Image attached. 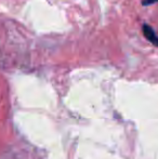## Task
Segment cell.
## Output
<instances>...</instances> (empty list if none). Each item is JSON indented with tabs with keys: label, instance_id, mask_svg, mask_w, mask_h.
<instances>
[{
	"label": "cell",
	"instance_id": "2",
	"mask_svg": "<svg viewBox=\"0 0 158 159\" xmlns=\"http://www.w3.org/2000/svg\"><path fill=\"white\" fill-rule=\"evenodd\" d=\"M158 0H142V4L143 6H151V4L157 2Z\"/></svg>",
	"mask_w": 158,
	"mask_h": 159
},
{
	"label": "cell",
	"instance_id": "1",
	"mask_svg": "<svg viewBox=\"0 0 158 159\" xmlns=\"http://www.w3.org/2000/svg\"><path fill=\"white\" fill-rule=\"evenodd\" d=\"M142 30H143L144 37H145L151 43L158 47V36L156 35V33L154 32V30H153L150 25H147V24H144Z\"/></svg>",
	"mask_w": 158,
	"mask_h": 159
}]
</instances>
